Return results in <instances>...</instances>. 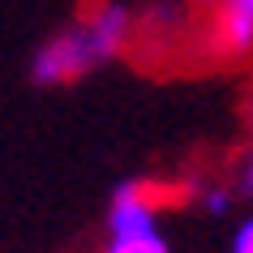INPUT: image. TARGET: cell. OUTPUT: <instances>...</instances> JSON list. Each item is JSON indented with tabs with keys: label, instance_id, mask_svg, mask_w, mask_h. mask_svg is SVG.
Masks as SVG:
<instances>
[{
	"label": "cell",
	"instance_id": "obj_3",
	"mask_svg": "<svg viewBox=\"0 0 253 253\" xmlns=\"http://www.w3.org/2000/svg\"><path fill=\"white\" fill-rule=\"evenodd\" d=\"M211 47L219 56L253 52V0H219L211 9Z\"/></svg>",
	"mask_w": 253,
	"mask_h": 253
},
{
	"label": "cell",
	"instance_id": "obj_1",
	"mask_svg": "<svg viewBox=\"0 0 253 253\" xmlns=\"http://www.w3.org/2000/svg\"><path fill=\"white\" fill-rule=\"evenodd\" d=\"M137 17L129 4L107 0L94 4L78 22L60 26L47 43H39V52L30 56V82L35 86H69V82L86 78L90 69L107 65L125 52V43L133 39Z\"/></svg>",
	"mask_w": 253,
	"mask_h": 253
},
{
	"label": "cell",
	"instance_id": "obj_6",
	"mask_svg": "<svg viewBox=\"0 0 253 253\" xmlns=\"http://www.w3.org/2000/svg\"><path fill=\"white\" fill-rule=\"evenodd\" d=\"M240 189H245V193H253V150L245 155V163H240Z\"/></svg>",
	"mask_w": 253,
	"mask_h": 253
},
{
	"label": "cell",
	"instance_id": "obj_2",
	"mask_svg": "<svg viewBox=\"0 0 253 253\" xmlns=\"http://www.w3.org/2000/svg\"><path fill=\"white\" fill-rule=\"evenodd\" d=\"M155 214H159L155 198L142 180L116 185V193L107 202V249L103 253H172Z\"/></svg>",
	"mask_w": 253,
	"mask_h": 253
},
{
	"label": "cell",
	"instance_id": "obj_4",
	"mask_svg": "<svg viewBox=\"0 0 253 253\" xmlns=\"http://www.w3.org/2000/svg\"><path fill=\"white\" fill-rule=\"evenodd\" d=\"M202 206H206V214H227L232 211V189H223V185L202 189Z\"/></svg>",
	"mask_w": 253,
	"mask_h": 253
},
{
	"label": "cell",
	"instance_id": "obj_7",
	"mask_svg": "<svg viewBox=\"0 0 253 253\" xmlns=\"http://www.w3.org/2000/svg\"><path fill=\"white\" fill-rule=\"evenodd\" d=\"M193 4H202V9H214V4H219V0H193Z\"/></svg>",
	"mask_w": 253,
	"mask_h": 253
},
{
	"label": "cell",
	"instance_id": "obj_5",
	"mask_svg": "<svg viewBox=\"0 0 253 253\" xmlns=\"http://www.w3.org/2000/svg\"><path fill=\"white\" fill-rule=\"evenodd\" d=\"M232 253H253V219H245L232 232Z\"/></svg>",
	"mask_w": 253,
	"mask_h": 253
}]
</instances>
